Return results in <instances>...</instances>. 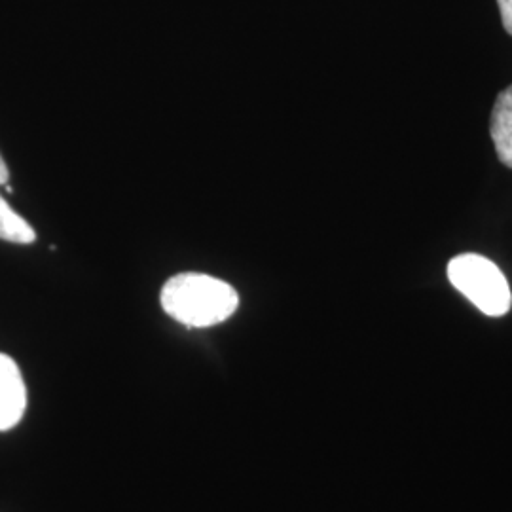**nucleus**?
<instances>
[{
    "mask_svg": "<svg viewBox=\"0 0 512 512\" xmlns=\"http://www.w3.org/2000/svg\"><path fill=\"white\" fill-rule=\"evenodd\" d=\"M165 313L190 329H207L224 323L239 308V294L232 285L207 274H179L162 289Z\"/></svg>",
    "mask_w": 512,
    "mask_h": 512,
    "instance_id": "obj_1",
    "label": "nucleus"
},
{
    "mask_svg": "<svg viewBox=\"0 0 512 512\" xmlns=\"http://www.w3.org/2000/svg\"><path fill=\"white\" fill-rule=\"evenodd\" d=\"M450 283L488 317L511 310L512 294L503 272L480 255H459L448 264Z\"/></svg>",
    "mask_w": 512,
    "mask_h": 512,
    "instance_id": "obj_2",
    "label": "nucleus"
},
{
    "mask_svg": "<svg viewBox=\"0 0 512 512\" xmlns=\"http://www.w3.org/2000/svg\"><path fill=\"white\" fill-rule=\"evenodd\" d=\"M27 408V387L16 361L0 353V431L16 427Z\"/></svg>",
    "mask_w": 512,
    "mask_h": 512,
    "instance_id": "obj_3",
    "label": "nucleus"
},
{
    "mask_svg": "<svg viewBox=\"0 0 512 512\" xmlns=\"http://www.w3.org/2000/svg\"><path fill=\"white\" fill-rule=\"evenodd\" d=\"M490 133L499 160L512 169V86L495 99Z\"/></svg>",
    "mask_w": 512,
    "mask_h": 512,
    "instance_id": "obj_4",
    "label": "nucleus"
},
{
    "mask_svg": "<svg viewBox=\"0 0 512 512\" xmlns=\"http://www.w3.org/2000/svg\"><path fill=\"white\" fill-rule=\"evenodd\" d=\"M0 239L10 241V243H33L37 239L35 230L31 224L8 205V202L0 196Z\"/></svg>",
    "mask_w": 512,
    "mask_h": 512,
    "instance_id": "obj_5",
    "label": "nucleus"
},
{
    "mask_svg": "<svg viewBox=\"0 0 512 512\" xmlns=\"http://www.w3.org/2000/svg\"><path fill=\"white\" fill-rule=\"evenodd\" d=\"M499 10H501V19L505 25V31L512 35V0H497Z\"/></svg>",
    "mask_w": 512,
    "mask_h": 512,
    "instance_id": "obj_6",
    "label": "nucleus"
},
{
    "mask_svg": "<svg viewBox=\"0 0 512 512\" xmlns=\"http://www.w3.org/2000/svg\"><path fill=\"white\" fill-rule=\"evenodd\" d=\"M8 167L4 164V160H2V156H0V184L8 183Z\"/></svg>",
    "mask_w": 512,
    "mask_h": 512,
    "instance_id": "obj_7",
    "label": "nucleus"
}]
</instances>
